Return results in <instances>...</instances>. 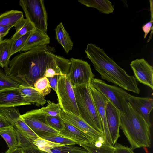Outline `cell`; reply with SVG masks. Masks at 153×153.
<instances>
[{"mask_svg": "<svg viewBox=\"0 0 153 153\" xmlns=\"http://www.w3.org/2000/svg\"><path fill=\"white\" fill-rule=\"evenodd\" d=\"M55 51L46 45L21 53L10 61L4 72L20 85L34 87L36 82L44 77Z\"/></svg>", "mask_w": 153, "mask_h": 153, "instance_id": "1", "label": "cell"}, {"mask_svg": "<svg viewBox=\"0 0 153 153\" xmlns=\"http://www.w3.org/2000/svg\"><path fill=\"white\" fill-rule=\"evenodd\" d=\"M85 51L102 79L124 90L137 94L140 93L135 77L128 75L124 69L106 54L103 49L94 44H88Z\"/></svg>", "mask_w": 153, "mask_h": 153, "instance_id": "2", "label": "cell"}, {"mask_svg": "<svg viewBox=\"0 0 153 153\" xmlns=\"http://www.w3.org/2000/svg\"><path fill=\"white\" fill-rule=\"evenodd\" d=\"M128 109L120 117V127L132 150L151 145V126L128 102Z\"/></svg>", "mask_w": 153, "mask_h": 153, "instance_id": "3", "label": "cell"}, {"mask_svg": "<svg viewBox=\"0 0 153 153\" xmlns=\"http://www.w3.org/2000/svg\"><path fill=\"white\" fill-rule=\"evenodd\" d=\"M88 85L73 87L80 117L93 128L104 134L102 122Z\"/></svg>", "mask_w": 153, "mask_h": 153, "instance_id": "4", "label": "cell"}, {"mask_svg": "<svg viewBox=\"0 0 153 153\" xmlns=\"http://www.w3.org/2000/svg\"><path fill=\"white\" fill-rule=\"evenodd\" d=\"M94 88L103 94L122 114L128 108V100L131 95L123 88L106 84L101 79L94 78L90 82Z\"/></svg>", "mask_w": 153, "mask_h": 153, "instance_id": "5", "label": "cell"}, {"mask_svg": "<svg viewBox=\"0 0 153 153\" xmlns=\"http://www.w3.org/2000/svg\"><path fill=\"white\" fill-rule=\"evenodd\" d=\"M19 4L35 28L46 33L48 17L44 1L20 0Z\"/></svg>", "mask_w": 153, "mask_h": 153, "instance_id": "6", "label": "cell"}, {"mask_svg": "<svg viewBox=\"0 0 153 153\" xmlns=\"http://www.w3.org/2000/svg\"><path fill=\"white\" fill-rule=\"evenodd\" d=\"M56 94L62 110L80 117L73 87L66 75L60 76Z\"/></svg>", "mask_w": 153, "mask_h": 153, "instance_id": "7", "label": "cell"}, {"mask_svg": "<svg viewBox=\"0 0 153 153\" xmlns=\"http://www.w3.org/2000/svg\"><path fill=\"white\" fill-rule=\"evenodd\" d=\"M70 60L71 65L66 76L73 87L89 84L95 76L90 65L79 59L72 58Z\"/></svg>", "mask_w": 153, "mask_h": 153, "instance_id": "8", "label": "cell"}, {"mask_svg": "<svg viewBox=\"0 0 153 153\" xmlns=\"http://www.w3.org/2000/svg\"><path fill=\"white\" fill-rule=\"evenodd\" d=\"M46 115L40 109L33 110L21 115L23 120L31 129L41 138L59 132L53 129L47 123Z\"/></svg>", "mask_w": 153, "mask_h": 153, "instance_id": "9", "label": "cell"}, {"mask_svg": "<svg viewBox=\"0 0 153 153\" xmlns=\"http://www.w3.org/2000/svg\"><path fill=\"white\" fill-rule=\"evenodd\" d=\"M60 115L62 120L83 132L95 142H105L104 134L89 125L80 117L64 111L62 109Z\"/></svg>", "mask_w": 153, "mask_h": 153, "instance_id": "10", "label": "cell"}, {"mask_svg": "<svg viewBox=\"0 0 153 153\" xmlns=\"http://www.w3.org/2000/svg\"><path fill=\"white\" fill-rule=\"evenodd\" d=\"M88 86L96 109L102 122L105 142L111 146H114L108 130L106 117L105 107L109 100L103 94L94 88L91 83Z\"/></svg>", "mask_w": 153, "mask_h": 153, "instance_id": "11", "label": "cell"}, {"mask_svg": "<svg viewBox=\"0 0 153 153\" xmlns=\"http://www.w3.org/2000/svg\"><path fill=\"white\" fill-rule=\"evenodd\" d=\"M130 65L137 80L153 89V67L143 58L132 61Z\"/></svg>", "mask_w": 153, "mask_h": 153, "instance_id": "12", "label": "cell"}, {"mask_svg": "<svg viewBox=\"0 0 153 153\" xmlns=\"http://www.w3.org/2000/svg\"><path fill=\"white\" fill-rule=\"evenodd\" d=\"M105 114L108 130L114 146L120 137L119 129L122 113L109 101L106 106Z\"/></svg>", "mask_w": 153, "mask_h": 153, "instance_id": "13", "label": "cell"}, {"mask_svg": "<svg viewBox=\"0 0 153 153\" xmlns=\"http://www.w3.org/2000/svg\"><path fill=\"white\" fill-rule=\"evenodd\" d=\"M128 101L136 111L151 126L150 114L153 107L152 97H140L131 95Z\"/></svg>", "mask_w": 153, "mask_h": 153, "instance_id": "14", "label": "cell"}, {"mask_svg": "<svg viewBox=\"0 0 153 153\" xmlns=\"http://www.w3.org/2000/svg\"><path fill=\"white\" fill-rule=\"evenodd\" d=\"M30 105L20 93L19 87L0 91V108Z\"/></svg>", "mask_w": 153, "mask_h": 153, "instance_id": "15", "label": "cell"}, {"mask_svg": "<svg viewBox=\"0 0 153 153\" xmlns=\"http://www.w3.org/2000/svg\"><path fill=\"white\" fill-rule=\"evenodd\" d=\"M0 135L6 141L9 148L5 153L10 152L18 147L32 143L21 135L13 126L0 131Z\"/></svg>", "mask_w": 153, "mask_h": 153, "instance_id": "16", "label": "cell"}, {"mask_svg": "<svg viewBox=\"0 0 153 153\" xmlns=\"http://www.w3.org/2000/svg\"><path fill=\"white\" fill-rule=\"evenodd\" d=\"M63 123L64 128L59 132V135L72 140L79 145L85 142L94 141L84 133L72 125L64 120Z\"/></svg>", "mask_w": 153, "mask_h": 153, "instance_id": "17", "label": "cell"}, {"mask_svg": "<svg viewBox=\"0 0 153 153\" xmlns=\"http://www.w3.org/2000/svg\"><path fill=\"white\" fill-rule=\"evenodd\" d=\"M19 88L21 94L30 105L32 103L39 107L43 106L46 103L45 97L34 87L20 85Z\"/></svg>", "mask_w": 153, "mask_h": 153, "instance_id": "18", "label": "cell"}, {"mask_svg": "<svg viewBox=\"0 0 153 153\" xmlns=\"http://www.w3.org/2000/svg\"><path fill=\"white\" fill-rule=\"evenodd\" d=\"M50 43V38L46 33L35 29L32 31L21 51L27 52L37 47L46 45Z\"/></svg>", "mask_w": 153, "mask_h": 153, "instance_id": "19", "label": "cell"}, {"mask_svg": "<svg viewBox=\"0 0 153 153\" xmlns=\"http://www.w3.org/2000/svg\"><path fill=\"white\" fill-rule=\"evenodd\" d=\"M55 30L56 39L62 46L65 52L68 53L72 49L73 43L62 22L57 25Z\"/></svg>", "mask_w": 153, "mask_h": 153, "instance_id": "20", "label": "cell"}, {"mask_svg": "<svg viewBox=\"0 0 153 153\" xmlns=\"http://www.w3.org/2000/svg\"><path fill=\"white\" fill-rule=\"evenodd\" d=\"M82 4L89 7L96 8L100 12L109 14L114 10V6L108 0H78Z\"/></svg>", "mask_w": 153, "mask_h": 153, "instance_id": "21", "label": "cell"}, {"mask_svg": "<svg viewBox=\"0 0 153 153\" xmlns=\"http://www.w3.org/2000/svg\"><path fill=\"white\" fill-rule=\"evenodd\" d=\"M79 145L85 149L88 153H114V146L106 144L105 142H85Z\"/></svg>", "mask_w": 153, "mask_h": 153, "instance_id": "22", "label": "cell"}, {"mask_svg": "<svg viewBox=\"0 0 153 153\" xmlns=\"http://www.w3.org/2000/svg\"><path fill=\"white\" fill-rule=\"evenodd\" d=\"M23 17L21 11L11 10L0 15V25L14 27L16 23Z\"/></svg>", "mask_w": 153, "mask_h": 153, "instance_id": "23", "label": "cell"}, {"mask_svg": "<svg viewBox=\"0 0 153 153\" xmlns=\"http://www.w3.org/2000/svg\"><path fill=\"white\" fill-rule=\"evenodd\" d=\"M12 43L11 39H0V67L4 68L8 65Z\"/></svg>", "mask_w": 153, "mask_h": 153, "instance_id": "24", "label": "cell"}, {"mask_svg": "<svg viewBox=\"0 0 153 153\" xmlns=\"http://www.w3.org/2000/svg\"><path fill=\"white\" fill-rule=\"evenodd\" d=\"M14 27L16 29V32L10 39L12 41L35 29L32 23L23 17L19 20Z\"/></svg>", "mask_w": 153, "mask_h": 153, "instance_id": "25", "label": "cell"}, {"mask_svg": "<svg viewBox=\"0 0 153 153\" xmlns=\"http://www.w3.org/2000/svg\"><path fill=\"white\" fill-rule=\"evenodd\" d=\"M45 153H88L82 146L63 145L48 150Z\"/></svg>", "mask_w": 153, "mask_h": 153, "instance_id": "26", "label": "cell"}, {"mask_svg": "<svg viewBox=\"0 0 153 153\" xmlns=\"http://www.w3.org/2000/svg\"><path fill=\"white\" fill-rule=\"evenodd\" d=\"M20 85L0 69V91L16 88Z\"/></svg>", "mask_w": 153, "mask_h": 153, "instance_id": "27", "label": "cell"}, {"mask_svg": "<svg viewBox=\"0 0 153 153\" xmlns=\"http://www.w3.org/2000/svg\"><path fill=\"white\" fill-rule=\"evenodd\" d=\"M34 87L44 97L50 93L51 89L48 80L45 77L38 79L34 84Z\"/></svg>", "mask_w": 153, "mask_h": 153, "instance_id": "28", "label": "cell"}, {"mask_svg": "<svg viewBox=\"0 0 153 153\" xmlns=\"http://www.w3.org/2000/svg\"><path fill=\"white\" fill-rule=\"evenodd\" d=\"M46 107L40 108L41 111L47 115L56 116L60 115L62 109L59 103L56 104L48 100Z\"/></svg>", "mask_w": 153, "mask_h": 153, "instance_id": "29", "label": "cell"}, {"mask_svg": "<svg viewBox=\"0 0 153 153\" xmlns=\"http://www.w3.org/2000/svg\"><path fill=\"white\" fill-rule=\"evenodd\" d=\"M32 143L40 150L45 152L52 148L63 145L50 141L39 137L32 142Z\"/></svg>", "mask_w": 153, "mask_h": 153, "instance_id": "30", "label": "cell"}, {"mask_svg": "<svg viewBox=\"0 0 153 153\" xmlns=\"http://www.w3.org/2000/svg\"><path fill=\"white\" fill-rule=\"evenodd\" d=\"M32 31L27 33L18 39L12 41L10 51L11 56L22 50Z\"/></svg>", "mask_w": 153, "mask_h": 153, "instance_id": "31", "label": "cell"}, {"mask_svg": "<svg viewBox=\"0 0 153 153\" xmlns=\"http://www.w3.org/2000/svg\"><path fill=\"white\" fill-rule=\"evenodd\" d=\"M45 119L48 124L54 130L59 132L63 129V120L61 115L56 116L46 115Z\"/></svg>", "mask_w": 153, "mask_h": 153, "instance_id": "32", "label": "cell"}, {"mask_svg": "<svg viewBox=\"0 0 153 153\" xmlns=\"http://www.w3.org/2000/svg\"><path fill=\"white\" fill-rule=\"evenodd\" d=\"M50 141L62 145H74L77 144L71 140L63 137L58 134L51 135L42 138Z\"/></svg>", "mask_w": 153, "mask_h": 153, "instance_id": "33", "label": "cell"}, {"mask_svg": "<svg viewBox=\"0 0 153 153\" xmlns=\"http://www.w3.org/2000/svg\"><path fill=\"white\" fill-rule=\"evenodd\" d=\"M22 153H45L44 151L39 150L32 143L21 147Z\"/></svg>", "mask_w": 153, "mask_h": 153, "instance_id": "34", "label": "cell"}, {"mask_svg": "<svg viewBox=\"0 0 153 153\" xmlns=\"http://www.w3.org/2000/svg\"><path fill=\"white\" fill-rule=\"evenodd\" d=\"M114 153H134L130 147L116 143L114 146Z\"/></svg>", "mask_w": 153, "mask_h": 153, "instance_id": "35", "label": "cell"}, {"mask_svg": "<svg viewBox=\"0 0 153 153\" xmlns=\"http://www.w3.org/2000/svg\"><path fill=\"white\" fill-rule=\"evenodd\" d=\"M13 126L10 121L0 113V131Z\"/></svg>", "mask_w": 153, "mask_h": 153, "instance_id": "36", "label": "cell"}, {"mask_svg": "<svg viewBox=\"0 0 153 153\" xmlns=\"http://www.w3.org/2000/svg\"><path fill=\"white\" fill-rule=\"evenodd\" d=\"M61 75H56L53 77L48 78L51 88L54 90L56 93L57 92L58 81Z\"/></svg>", "mask_w": 153, "mask_h": 153, "instance_id": "37", "label": "cell"}, {"mask_svg": "<svg viewBox=\"0 0 153 153\" xmlns=\"http://www.w3.org/2000/svg\"><path fill=\"white\" fill-rule=\"evenodd\" d=\"M51 63L50 64V63L49 67L46 69L44 74V77H45L48 78L53 77L56 75H60L59 74L57 73L54 69L51 68Z\"/></svg>", "mask_w": 153, "mask_h": 153, "instance_id": "38", "label": "cell"}, {"mask_svg": "<svg viewBox=\"0 0 153 153\" xmlns=\"http://www.w3.org/2000/svg\"><path fill=\"white\" fill-rule=\"evenodd\" d=\"M153 20L152 19L149 22L144 25L142 27V29L144 32V38L145 39L147 35L149 33L152 28Z\"/></svg>", "mask_w": 153, "mask_h": 153, "instance_id": "39", "label": "cell"}, {"mask_svg": "<svg viewBox=\"0 0 153 153\" xmlns=\"http://www.w3.org/2000/svg\"><path fill=\"white\" fill-rule=\"evenodd\" d=\"M13 26H4L0 25V39H2L9 33V30Z\"/></svg>", "mask_w": 153, "mask_h": 153, "instance_id": "40", "label": "cell"}, {"mask_svg": "<svg viewBox=\"0 0 153 153\" xmlns=\"http://www.w3.org/2000/svg\"><path fill=\"white\" fill-rule=\"evenodd\" d=\"M8 153H22V151L21 147H19L14 150Z\"/></svg>", "mask_w": 153, "mask_h": 153, "instance_id": "41", "label": "cell"}]
</instances>
